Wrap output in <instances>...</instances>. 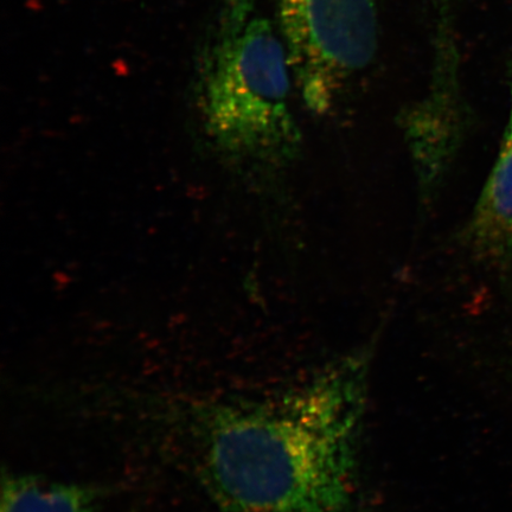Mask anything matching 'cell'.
Returning <instances> with one entry per match:
<instances>
[{"label":"cell","instance_id":"cell-1","mask_svg":"<svg viewBox=\"0 0 512 512\" xmlns=\"http://www.w3.org/2000/svg\"><path fill=\"white\" fill-rule=\"evenodd\" d=\"M368 358L351 355L274 398L190 413L200 482L226 512H360Z\"/></svg>","mask_w":512,"mask_h":512},{"label":"cell","instance_id":"cell-2","mask_svg":"<svg viewBox=\"0 0 512 512\" xmlns=\"http://www.w3.org/2000/svg\"><path fill=\"white\" fill-rule=\"evenodd\" d=\"M292 70L279 30L256 0H219L196 56L195 100L222 156L259 169L293 162L300 133Z\"/></svg>","mask_w":512,"mask_h":512},{"label":"cell","instance_id":"cell-3","mask_svg":"<svg viewBox=\"0 0 512 512\" xmlns=\"http://www.w3.org/2000/svg\"><path fill=\"white\" fill-rule=\"evenodd\" d=\"M293 80L307 107L329 111L379 49L375 0H274Z\"/></svg>","mask_w":512,"mask_h":512},{"label":"cell","instance_id":"cell-4","mask_svg":"<svg viewBox=\"0 0 512 512\" xmlns=\"http://www.w3.org/2000/svg\"><path fill=\"white\" fill-rule=\"evenodd\" d=\"M476 258L497 271L512 262V128L507 127L466 232Z\"/></svg>","mask_w":512,"mask_h":512},{"label":"cell","instance_id":"cell-5","mask_svg":"<svg viewBox=\"0 0 512 512\" xmlns=\"http://www.w3.org/2000/svg\"><path fill=\"white\" fill-rule=\"evenodd\" d=\"M458 55L450 28L447 23L440 25L435 44V64L432 85L428 94L411 114V124L418 133L413 134L415 150L419 151L426 140L427 165L433 150V142H438V152L441 159L445 157L443 151H450L456 138L457 124L459 123V92H458Z\"/></svg>","mask_w":512,"mask_h":512},{"label":"cell","instance_id":"cell-6","mask_svg":"<svg viewBox=\"0 0 512 512\" xmlns=\"http://www.w3.org/2000/svg\"><path fill=\"white\" fill-rule=\"evenodd\" d=\"M105 491L98 486L4 473L0 512H100Z\"/></svg>","mask_w":512,"mask_h":512},{"label":"cell","instance_id":"cell-7","mask_svg":"<svg viewBox=\"0 0 512 512\" xmlns=\"http://www.w3.org/2000/svg\"><path fill=\"white\" fill-rule=\"evenodd\" d=\"M508 127L512 128V85H511V111H510V119H509Z\"/></svg>","mask_w":512,"mask_h":512}]
</instances>
